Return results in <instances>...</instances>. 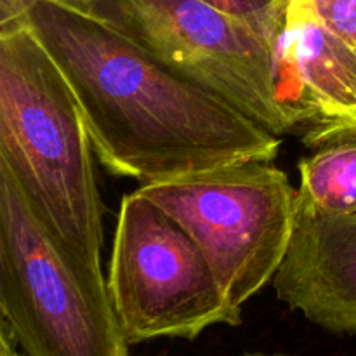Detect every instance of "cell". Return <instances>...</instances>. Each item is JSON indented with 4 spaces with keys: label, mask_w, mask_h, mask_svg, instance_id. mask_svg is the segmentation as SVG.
<instances>
[{
    "label": "cell",
    "mask_w": 356,
    "mask_h": 356,
    "mask_svg": "<svg viewBox=\"0 0 356 356\" xmlns=\"http://www.w3.org/2000/svg\"><path fill=\"white\" fill-rule=\"evenodd\" d=\"M291 2H292V0H278V3H280V6L284 7L285 10H287V6H289V3H291Z\"/></svg>",
    "instance_id": "14"
},
{
    "label": "cell",
    "mask_w": 356,
    "mask_h": 356,
    "mask_svg": "<svg viewBox=\"0 0 356 356\" xmlns=\"http://www.w3.org/2000/svg\"><path fill=\"white\" fill-rule=\"evenodd\" d=\"M278 299L336 334H356V212L330 216L298 204Z\"/></svg>",
    "instance_id": "8"
},
{
    "label": "cell",
    "mask_w": 356,
    "mask_h": 356,
    "mask_svg": "<svg viewBox=\"0 0 356 356\" xmlns=\"http://www.w3.org/2000/svg\"><path fill=\"white\" fill-rule=\"evenodd\" d=\"M0 312L26 356H129L103 271L47 228L2 165Z\"/></svg>",
    "instance_id": "3"
},
{
    "label": "cell",
    "mask_w": 356,
    "mask_h": 356,
    "mask_svg": "<svg viewBox=\"0 0 356 356\" xmlns=\"http://www.w3.org/2000/svg\"><path fill=\"white\" fill-rule=\"evenodd\" d=\"M205 2L249 23L275 49L285 19V9L278 3V0H205Z\"/></svg>",
    "instance_id": "10"
},
{
    "label": "cell",
    "mask_w": 356,
    "mask_h": 356,
    "mask_svg": "<svg viewBox=\"0 0 356 356\" xmlns=\"http://www.w3.org/2000/svg\"><path fill=\"white\" fill-rule=\"evenodd\" d=\"M245 356H289V355H245Z\"/></svg>",
    "instance_id": "15"
},
{
    "label": "cell",
    "mask_w": 356,
    "mask_h": 356,
    "mask_svg": "<svg viewBox=\"0 0 356 356\" xmlns=\"http://www.w3.org/2000/svg\"><path fill=\"white\" fill-rule=\"evenodd\" d=\"M312 155L299 162L298 204L315 212H356V129L306 132Z\"/></svg>",
    "instance_id": "9"
},
{
    "label": "cell",
    "mask_w": 356,
    "mask_h": 356,
    "mask_svg": "<svg viewBox=\"0 0 356 356\" xmlns=\"http://www.w3.org/2000/svg\"><path fill=\"white\" fill-rule=\"evenodd\" d=\"M44 2L56 3V6L73 10V13L103 21L117 30L125 31V16L120 0H44Z\"/></svg>",
    "instance_id": "12"
},
{
    "label": "cell",
    "mask_w": 356,
    "mask_h": 356,
    "mask_svg": "<svg viewBox=\"0 0 356 356\" xmlns=\"http://www.w3.org/2000/svg\"><path fill=\"white\" fill-rule=\"evenodd\" d=\"M169 212L242 308L273 280L287 254L298 190L271 162H245L138 188Z\"/></svg>",
    "instance_id": "4"
},
{
    "label": "cell",
    "mask_w": 356,
    "mask_h": 356,
    "mask_svg": "<svg viewBox=\"0 0 356 356\" xmlns=\"http://www.w3.org/2000/svg\"><path fill=\"white\" fill-rule=\"evenodd\" d=\"M280 103L306 132L356 129V51L322 23L309 0H292L275 45Z\"/></svg>",
    "instance_id": "7"
},
{
    "label": "cell",
    "mask_w": 356,
    "mask_h": 356,
    "mask_svg": "<svg viewBox=\"0 0 356 356\" xmlns=\"http://www.w3.org/2000/svg\"><path fill=\"white\" fill-rule=\"evenodd\" d=\"M0 165L47 228L101 270L92 141L68 80L23 16L0 24Z\"/></svg>",
    "instance_id": "2"
},
{
    "label": "cell",
    "mask_w": 356,
    "mask_h": 356,
    "mask_svg": "<svg viewBox=\"0 0 356 356\" xmlns=\"http://www.w3.org/2000/svg\"><path fill=\"white\" fill-rule=\"evenodd\" d=\"M23 19L68 80L108 172L162 183L273 162L282 139L124 31L44 0Z\"/></svg>",
    "instance_id": "1"
},
{
    "label": "cell",
    "mask_w": 356,
    "mask_h": 356,
    "mask_svg": "<svg viewBox=\"0 0 356 356\" xmlns=\"http://www.w3.org/2000/svg\"><path fill=\"white\" fill-rule=\"evenodd\" d=\"M108 289L129 344L242 323L198 243L139 190L122 200Z\"/></svg>",
    "instance_id": "5"
},
{
    "label": "cell",
    "mask_w": 356,
    "mask_h": 356,
    "mask_svg": "<svg viewBox=\"0 0 356 356\" xmlns=\"http://www.w3.org/2000/svg\"><path fill=\"white\" fill-rule=\"evenodd\" d=\"M0 341H2V353H0V356H21L19 351H17V343L16 339H14V336L10 334L9 327L6 325V323L2 322V325H0Z\"/></svg>",
    "instance_id": "13"
},
{
    "label": "cell",
    "mask_w": 356,
    "mask_h": 356,
    "mask_svg": "<svg viewBox=\"0 0 356 356\" xmlns=\"http://www.w3.org/2000/svg\"><path fill=\"white\" fill-rule=\"evenodd\" d=\"M316 16L356 51V0H309Z\"/></svg>",
    "instance_id": "11"
},
{
    "label": "cell",
    "mask_w": 356,
    "mask_h": 356,
    "mask_svg": "<svg viewBox=\"0 0 356 356\" xmlns=\"http://www.w3.org/2000/svg\"><path fill=\"white\" fill-rule=\"evenodd\" d=\"M125 35L214 90L275 136L299 129L275 86V49L249 23L205 0H120Z\"/></svg>",
    "instance_id": "6"
}]
</instances>
